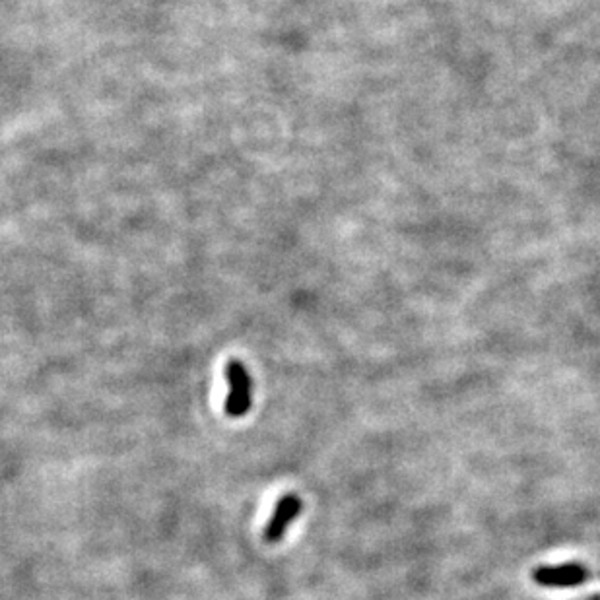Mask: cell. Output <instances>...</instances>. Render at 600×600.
Wrapping results in <instances>:
<instances>
[{
	"mask_svg": "<svg viewBox=\"0 0 600 600\" xmlns=\"http://www.w3.org/2000/svg\"><path fill=\"white\" fill-rule=\"evenodd\" d=\"M226 381H227V396L224 410L229 418H243L253 403V381L247 367L232 359L226 365Z\"/></svg>",
	"mask_w": 600,
	"mask_h": 600,
	"instance_id": "obj_1",
	"label": "cell"
},
{
	"mask_svg": "<svg viewBox=\"0 0 600 600\" xmlns=\"http://www.w3.org/2000/svg\"><path fill=\"white\" fill-rule=\"evenodd\" d=\"M302 509H304L302 499H299V496L296 494H286L282 499H280L274 507L273 517L268 519V523L265 527L266 542L270 544L280 542L282 536L286 535L288 527L296 521L299 513H302Z\"/></svg>",
	"mask_w": 600,
	"mask_h": 600,
	"instance_id": "obj_2",
	"label": "cell"
},
{
	"mask_svg": "<svg viewBox=\"0 0 600 600\" xmlns=\"http://www.w3.org/2000/svg\"><path fill=\"white\" fill-rule=\"evenodd\" d=\"M533 577L542 587H577L587 581L588 573L579 564H564L556 567H538L535 569Z\"/></svg>",
	"mask_w": 600,
	"mask_h": 600,
	"instance_id": "obj_3",
	"label": "cell"
}]
</instances>
